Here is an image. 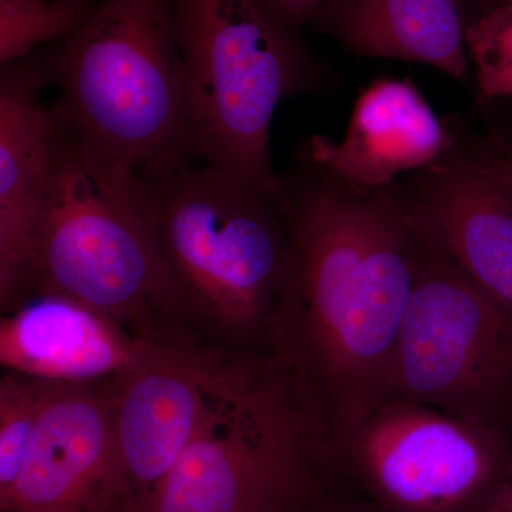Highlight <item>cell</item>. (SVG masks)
I'll return each instance as SVG.
<instances>
[{
    "label": "cell",
    "mask_w": 512,
    "mask_h": 512,
    "mask_svg": "<svg viewBox=\"0 0 512 512\" xmlns=\"http://www.w3.org/2000/svg\"><path fill=\"white\" fill-rule=\"evenodd\" d=\"M282 198L289 261L265 326L269 362L323 448L394 399L416 225L412 204L392 192L352 190L318 170L282 180Z\"/></svg>",
    "instance_id": "obj_1"
},
{
    "label": "cell",
    "mask_w": 512,
    "mask_h": 512,
    "mask_svg": "<svg viewBox=\"0 0 512 512\" xmlns=\"http://www.w3.org/2000/svg\"><path fill=\"white\" fill-rule=\"evenodd\" d=\"M46 62L57 119L90 153L150 180L198 160L174 0H97Z\"/></svg>",
    "instance_id": "obj_2"
},
{
    "label": "cell",
    "mask_w": 512,
    "mask_h": 512,
    "mask_svg": "<svg viewBox=\"0 0 512 512\" xmlns=\"http://www.w3.org/2000/svg\"><path fill=\"white\" fill-rule=\"evenodd\" d=\"M33 293L74 299L151 342L160 340L154 318L188 311L158 241L154 181L90 153L64 130L37 235Z\"/></svg>",
    "instance_id": "obj_3"
},
{
    "label": "cell",
    "mask_w": 512,
    "mask_h": 512,
    "mask_svg": "<svg viewBox=\"0 0 512 512\" xmlns=\"http://www.w3.org/2000/svg\"><path fill=\"white\" fill-rule=\"evenodd\" d=\"M174 15L198 160L281 191L272 120L316 79L301 37L261 0H174Z\"/></svg>",
    "instance_id": "obj_4"
},
{
    "label": "cell",
    "mask_w": 512,
    "mask_h": 512,
    "mask_svg": "<svg viewBox=\"0 0 512 512\" xmlns=\"http://www.w3.org/2000/svg\"><path fill=\"white\" fill-rule=\"evenodd\" d=\"M153 181L158 241L188 311L238 335L266 326L289 261L282 188L204 163Z\"/></svg>",
    "instance_id": "obj_5"
},
{
    "label": "cell",
    "mask_w": 512,
    "mask_h": 512,
    "mask_svg": "<svg viewBox=\"0 0 512 512\" xmlns=\"http://www.w3.org/2000/svg\"><path fill=\"white\" fill-rule=\"evenodd\" d=\"M323 464L315 427L269 359L237 362L140 512H298L319 493Z\"/></svg>",
    "instance_id": "obj_6"
},
{
    "label": "cell",
    "mask_w": 512,
    "mask_h": 512,
    "mask_svg": "<svg viewBox=\"0 0 512 512\" xmlns=\"http://www.w3.org/2000/svg\"><path fill=\"white\" fill-rule=\"evenodd\" d=\"M380 512H490L512 460L497 423L387 400L322 448Z\"/></svg>",
    "instance_id": "obj_7"
},
{
    "label": "cell",
    "mask_w": 512,
    "mask_h": 512,
    "mask_svg": "<svg viewBox=\"0 0 512 512\" xmlns=\"http://www.w3.org/2000/svg\"><path fill=\"white\" fill-rule=\"evenodd\" d=\"M416 234L394 397L497 423L512 396V318L417 228Z\"/></svg>",
    "instance_id": "obj_8"
},
{
    "label": "cell",
    "mask_w": 512,
    "mask_h": 512,
    "mask_svg": "<svg viewBox=\"0 0 512 512\" xmlns=\"http://www.w3.org/2000/svg\"><path fill=\"white\" fill-rule=\"evenodd\" d=\"M237 365L175 342H153L107 382L131 512H140L190 446Z\"/></svg>",
    "instance_id": "obj_9"
},
{
    "label": "cell",
    "mask_w": 512,
    "mask_h": 512,
    "mask_svg": "<svg viewBox=\"0 0 512 512\" xmlns=\"http://www.w3.org/2000/svg\"><path fill=\"white\" fill-rule=\"evenodd\" d=\"M96 384L49 383L2 512H131L109 389Z\"/></svg>",
    "instance_id": "obj_10"
},
{
    "label": "cell",
    "mask_w": 512,
    "mask_h": 512,
    "mask_svg": "<svg viewBox=\"0 0 512 512\" xmlns=\"http://www.w3.org/2000/svg\"><path fill=\"white\" fill-rule=\"evenodd\" d=\"M46 56L0 72V306L12 311L35 292L36 245L55 173L62 126L43 101Z\"/></svg>",
    "instance_id": "obj_11"
},
{
    "label": "cell",
    "mask_w": 512,
    "mask_h": 512,
    "mask_svg": "<svg viewBox=\"0 0 512 512\" xmlns=\"http://www.w3.org/2000/svg\"><path fill=\"white\" fill-rule=\"evenodd\" d=\"M447 148L446 130L419 90L383 79L360 94L342 140L313 136L305 153L335 183L372 192L433 163Z\"/></svg>",
    "instance_id": "obj_12"
},
{
    "label": "cell",
    "mask_w": 512,
    "mask_h": 512,
    "mask_svg": "<svg viewBox=\"0 0 512 512\" xmlns=\"http://www.w3.org/2000/svg\"><path fill=\"white\" fill-rule=\"evenodd\" d=\"M151 343L59 295H36L0 322L2 366L46 383L109 382L136 365Z\"/></svg>",
    "instance_id": "obj_13"
},
{
    "label": "cell",
    "mask_w": 512,
    "mask_h": 512,
    "mask_svg": "<svg viewBox=\"0 0 512 512\" xmlns=\"http://www.w3.org/2000/svg\"><path fill=\"white\" fill-rule=\"evenodd\" d=\"M414 224L512 318V192L481 161L441 167L417 202Z\"/></svg>",
    "instance_id": "obj_14"
},
{
    "label": "cell",
    "mask_w": 512,
    "mask_h": 512,
    "mask_svg": "<svg viewBox=\"0 0 512 512\" xmlns=\"http://www.w3.org/2000/svg\"><path fill=\"white\" fill-rule=\"evenodd\" d=\"M498 0H335L312 26L357 55L430 64L464 79L467 35Z\"/></svg>",
    "instance_id": "obj_15"
},
{
    "label": "cell",
    "mask_w": 512,
    "mask_h": 512,
    "mask_svg": "<svg viewBox=\"0 0 512 512\" xmlns=\"http://www.w3.org/2000/svg\"><path fill=\"white\" fill-rule=\"evenodd\" d=\"M96 0H0V66L63 42L89 18Z\"/></svg>",
    "instance_id": "obj_16"
},
{
    "label": "cell",
    "mask_w": 512,
    "mask_h": 512,
    "mask_svg": "<svg viewBox=\"0 0 512 512\" xmlns=\"http://www.w3.org/2000/svg\"><path fill=\"white\" fill-rule=\"evenodd\" d=\"M49 383L8 372L0 382V497L18 478L45 404Z\"/></svg>",
    "instance_id": "obj_17"
},
{
    "label": "cell",
    "mask_w": 512,
    "mask_h": 512,
    "mask_svg": "<svg viewBox=\"0 0 512 512\" xmlns=\"http://www.w3.org/2000/svg\"><path fill=\"white\" fill-rule=\"evenodd\" d=\"M467 50L481 94L512 97V0H498L471 26Z\"/></svg>",
    "instance_id": "obj_18"
},
{
    "label": "cell",
    "mask_w": 512,
    "mask_h": 512,
    "mask_svg": "<svg viewBox=\"0 0 512 512\" xmlns=\"http://www.w3.org/2000/svg\"><path fill=\"white\" fill-rule=\"evenodd\" d=\"M272 13L293 32H301L305 25H312L323 9L335 0H261Z\"/></svg>",
    "instance_id": "obj_19"
},
{
    "label": "cell",
    "mask_w": 512,
    "mask_h": 512,
    "mask_svg": "<svg viewBox=\"0 0 512 512\" xmlns=\"http://www.w3.org/2000/svg\"><path fill=\"white\" fill-rule=\"evenodd\" d=\"M298 512H380L370 503L365 504H338L330 503L322 497L320 491L308 504L303 505Z\"/></svg>",
    "instance_id": "obj_20"
},
{
    "label": "cell",
    "mask_w": 512,
    "mask_h": 512,
    "mask_svg": "<svg viewBox=\"0 0 512 512\" xmlns=\"http://www.w3.org/2000/svg\"><path fill=\"white\" fill-rule=\"evenodd\" d=\"M483 163V161H481ZM485 170L494 175L500 183L512 192V157L500 158V160L485 161Z\"/></svg>",
    "instance_id": "obj_21"
},
{
    "label": "cell",
    "mask_w": 512,
    "mask_h": 512,
    "mask_svg": "<svg viewBox=\"0 0 512 512\" xmlns=\"http://www.w3.org/2000/svg\"><path fill=\"white\" fill-rule=\"evenodd\" d=\"M490 512H512V460L500 493L495 498Z\"/></svg>",
    "instance_id": "obj_22"
}]
</instances>
